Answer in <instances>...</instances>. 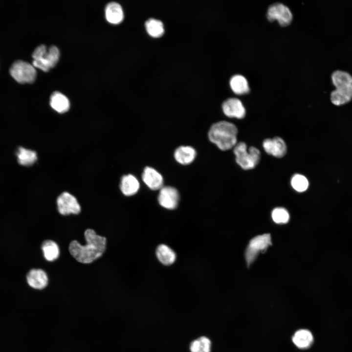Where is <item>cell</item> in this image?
<instances>
[{"label": "cell", "instance_id": "6da1fadb", "mask_svg": "<svg viewBox=\"0 0 352 352\" xmlns=\"http://www.w3.org/2000/svg\"><path fill=\"white\" fill-rule=\"evenodd\" d=\"M84 236L86 244L82 245L78 241L73 240L69 245L68 250L77 261L87 264L102 256L106 248V238L97 235L91 229H87Z\"/></svg>", "mask_w": 352, "mask_h": 352}, {"label": "cell", "instance_id": "7a4b0ae2", "mask_svg": "<svg viewBox=\"0 0 352 352\" xmlns=\"http://www.w3.org/2000/svg\"><path fill=\"white\" fill-rule=\"evenodd\" d=\"M238 129L233 123L221 121L213 124L208 133L209 140L222 151L234 148L237 144Z\"/></svg>", "mask_w": 352, "mask_h": 352}, {"label": "cell", "instance_id": "3957f363", "mask_svg": "<svg viewBox=\"0 0 352 352\" xmlns=\"http://www.w3.org/2000/svg\"><path fill=\"white\" fill-rule=\"evenodd\" d=\"M32 65L44 71H48L55 66L59 61L60 52L52 45L48 48L44 44L38 46L32 53Z\"/></svg>", "mask_w": 352, "mask_h": 352}, {"label": "cell", "instance_id": "277c9868", "mask_svg": "<svg viewBox=\"0 0 352 352\" xmlns=\"http://www.w3.org/2000/svg\"><path fill=\"white\" fill-rule=\"evenodd\" d=\"M233 152L237 164L244 170L255 168L260 159V151L254 147L247 149L246 144L243 142L237 143Z\"/></svg>", "mask_w": 352, "mask_h": 352}, {"label": "cell", "instance_id": "5b68a950", "mask_svg": "<svg viewBox=\"0 0 352 352\" xmlns=\"http://www.w3.org/2000/svg\"><path fill=\"white\" fill-rule=\"evenodd\" d=\"M271 244V236L269 234L257 236L251 239L245 253L247 266L251 265L260 252L265 251Z\"/></svg>", "mask_w": 352, "mask_h": 352}, {"label": "cell", "instance_id": "8992f818", "mask_svg": "<svg viewBox=\"0 0 352 352\" xmlns=\"http://www.w3.org/2000/svg\"><path fill=\"white\" fill-rule=\"evenodd\" d=\"M11 75L21 83H32L36 76L35 67L28 62L17 60L14 62L10 68Z\"/></svg>", "mask_w": 352, "mask_h": 352}, {"label": "cell", "instance_id": "52a82bcc", "mask_svg": "<svg viewBox=\"0 0 352 352\" xmlns=\"http://www.w3.org/2000/svg\"><path fill=\"white\" fill-rule=\"evenodd\" d=\"M266 15L269 21L277 20L283 26L289 25L292 20V14L289 8L281 3L271 5L267 10Z\"/></svg>", "mask_w": 352, "mask_h": 352}, {"label": "cell", "instance_id": "ba28073f", "mask_svg": "<svg viewBox=\"0 0 352 352\" xmlns=\"http://www.w3.org/2000/svg\"><path fill=\"white\" fill-rule=\"evenodd\" d=\"M57 205L59 213L62 215L78 214L81 210L76 198L67 192H64L58 196Z\"/></svg>", "mask_w": 352, "mask_h": 352}, {"label": "cell", "instance_id": "9c48e42d", "mask_svg": "<svg viewBox=\"0 0 352 352\" xmlns=\"http://www.w3.org/2000/svg\"><path fill=\"white\" fill-rule=\"evenodd\" d=\"M179 200V194L174 187L169 186L162 187L158 196V201L163 207L173 210L176 208Z\"/></svg>", "mask_w": 352, "mask_h": 352}, {"label": "cell", "instance_id": "30bf717a", "mask_svg": "<svg viewBox=\"0 0 352 352\" xmlns=\"http://www.w3.org/2000/svg\"><path fill=\"white\" fill-rule=\"evenodd\" d=\"M224 114L229 117L243 118L246 114L245 109L240 100L230 98L224 101L222 105Z\"/></svg>", "mask_w": 352, "mask_h": 352}, {"label": "cell", "instance_id": "8fae6325", "mask_svg": "<svg viewBox=\"0 0 352 352\" xmlns=\"http://www.w3.org/2000/svg\"><path fill=\"white\" fill-rule=\"evenodd\" d=\"M263 146L266 153L276 157H283L286 152V143L280 137L265 139Z\"/></svg>", "mask_w": 352, "mask_h": 352}, {"label": "cell", "instance_id": "7c38bea8", "mask_svg": "<svg viewBox=\"0 0 352 352\" xmlns=\"http://www.w3.org/2000/svg\"><path fill=\"white\" fill-rule=\"evenodd\" d=\"M142 178L144 183L152 190L160 189L163 187V176L154 168L145 167L142 174Z\"/></svg>", "mask_w": 352, "mask_h": 352}, {"label": "cell", "instance_id": "4fadbf2b", "mask_svg": "<svg viewBox=\"0 0 352 352\" xmlns=\"http://www.w3.org/2000/svg\"><path fill=\"white\" fill-rule=\"evenodd\" d=\"M26 281L31 287L41 290L47 286L48 279L46 273L43 270L32 269L28 272Z\"/></svg>", "mask_w": 352, "mask_h": 352}, {"label": "cell", "instance_id": "5bb4252c", "mask_svg": "<svg viewBox=\"0 0 352 352\" xmlns=\"http://www.w3.org/2000/svg\"><path fill=\"white\" fill-rule=\"evenodd\" d=\"M331 80L337 90L352 88V75L347 71L340 70L333 71L331 74Z\"/></svg>", "mask_w": 352, "mask_h": 352}, {"label": "cell", "instance_id": "9a60e30c", "mask_svg": "<svg viewBox=\"0 0 352 352\" xmlns=\"http://www.w3.org/2000/svg\"><path fill=\"white\" fill-rule=\"evenodd\" d=\"M197 152L190 146H181L177 148L174 154L175 160L182 165L191 164L195 159Z\"/></svg>", "mask_w": 352, "mask_h": 352}, {"label": "cell", "instance_id": "2e32d148", "mask_svg": "<svg viewBox=\"0 0 352 352\" xmlns=\"http://www.w3.org/2000/svg\"><path fill=\"white\" fill-rule=\"evenodd\" d=\"M140 188L138 179L134 176L128 174L122 176L120 184L122 193L126 196L135 195Z\"/></svg>", "mask_w": 352, "mask_h": 352}, {"label": "cell", "instance_id": "e0dca14e", "mask_svg": "<svg viewBox=\"0 0 352 352\" xmlns=\"http://www.w3.org/2000/svg\"><path fill=\"white\" fill-rule=\"evenodd\" d=\"M292 340L298 348L306 349L309 348L313 342L312 333L307 329H300L294 334Z\"/></svg>", "mask_w": 352, "mask_h": 352}, {"label": "cell", "instance_id": "ac0fdd59", "mask_svg": "<svg viewBox=\"0 0 352 352\" xmlns=\"http://www.w3.org/2000/svg\"><path fill=\"white\" fill-rule=\"evenodd\" d=\"M50 105L53 110L60 113L67 111L70 108V103L68 98L58 91H55L51 94L50 98Z\"/></svg>", "mask_w": 352, "mask_h": 352}, {"label": "cell", "instance_id": "d6986e66", "mask_svg": "<svg viewBox=\"0 0 352 352\" xmlns=\"http://www.w3.org/2000/svg\"><path fill=\"white\" fill-rule=\"evenodd\" d=\"M107 20L112 24L120 23L124 18L123 11L121 5L115 2L109 3L105 8Z\"/></svg>", "mask_w": 352, "mask_h": 352}, {"label": "cell", "instance_id": "ffe728a7", "mask_svg": "<svg viewBox=\"0 0 352 352\" xmlns=\"http://www.w3.org/2000/svg\"><path fill=\"white\" fill-rule=\"evenodd\" d=\"M156 255L159 262L166 265L172 264L176 259V254L173 250L163 244L157 247Z\"/></svg>", "mask_w": 352, "mask_h": 352}, {"label": "cell", "instance_id": "44dd1931", "mask_svg": "<svg viewBox=\"0 0 352 352\" xmlns=\"http://www.w3.org/2000/svg\"><path fill=\"white\" fill-rule=\"evenodd\" d=\"M230 86L232 91L236 94H243L249 91L248 82L242 75L237 74L232 76L230 80Z\"/></svg>", "mask_w": 352, "mask_h": 352}, {"label": "cell", "instance_id": "7402d4cb", "mask_svg": "<svg viewBox=\"0 0 352 352\" xmlns=\"http://www.w3.org/2000/svg\"><path fill=\"white\" fill-rule=\"evenodd\" d=\"M44 258L49 262L56 260L59 256L60 250L58 244L52 240H46L42 244Z\"/></svg>", "mask_w": 352, "mask_h": 352}, {"label": "cell", "instance_id": "603a6c76", "mask_svg": "<svg viewBox=\"0 0 352 352\" xmlns=\"http://www.w3.org/2000/svg\"><path fill=\"white\" fill-rule=\"evenodd\" d=\"M19 163L23 166H30L33 164L37 159V154L35 151L20 147L17 152Z\"/></svg>", "mask_w": 352, "mask_h": 352}, {"label": "cell", "instance_id": "cb8c5ba5", "mask_svg": "<svg viewBox=\"0 0 352 352\" xmlns=\"http://www.w3.org/2000/svg\"><path fill=\"white\" fill-rule=\"evenodd\" d=\"M352 99V88L344 90L334 89L330 93V100L335 105L339 106L350 101Z\"/></svg>", "mask_w": 352, "mask_h": 352}, {"label": "cell", "instance_id": "d4e9b609", "mask_svg": "<svg viewBox=\"0 0 352 352\" xmlns=\"http://www.w3.org/2000/svg\"><path fill=\"white\" fill-rule=\"evenodd\" d=\"M145 27L148 33L154 38L161 37L164 32L162 22L155 19H148L145 22Z\"/></svg>", "mask_w": 352, "mask_h": 352}, {"label": "cell", "instance_id": "484cf974", "mask_svg": "<svg viewBox=\"0 0 352 352\" xmlns=\"http://www.w3.org/2000/svg\"><path fill=\"white\" fill-rule=\"evenodd\" d=\"M211 341L207 337L202 336L194 341L190 345L191 352H210Z\"/></svg>", "mask_w": 352, "mask_h": 352}, {"label": "cell", "instance_id": "4316f807", "mask_svg": "<svg viewBox=\"0 0 352 352\" xmlns=\"http://www.w3.org/2000/svg\"><path fill=\"white\" fill-rule=\"evenodd\" d=\"M291 184L294 190L299 192L305 191L308 187L307 178L301 174L294 175L291 179Z\"/></svg>", "mask_w": 352, "mask_h": 352}, {"label": "cell", "instance_id": "83f0119b", "mask_svg": "<svg viewBox=\"0 0 352 352\" xmlns=\"http://www.w3.org/2000/svg\"><path fill=\"white\" fill-rule=\"evenodd\" d=\"M272 218L277 223H285L288 221L289 215L287 211L282 207L275 208L272 212Z\"/></svg>", "mask_w": 352, "mask_h": 352}]
</instances>
